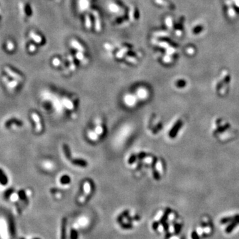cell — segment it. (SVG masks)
Instances as JSON below:
<instances>
[{
  "mask_svg": "<svg viewBox=\"0 0 239 239\" xmlns=\"http://www.w3.org/2000/svg\"><path fill=\"white\" fill-rule=\"evenodd\" d=\"M5 71L8 74V75L10 76V77L13 78L15 80H22V77L21 76L19 73H17L15 71L12 69L11 67H5Z\"/></svg>",
  "mask_w": 239,
  "mask_h": 239,
  "instance_id": "6da1fadb",
  "label": "cell"
},
{
  "mask_svg": "<svg viewBox=\"0 0 239 239\" xmlns=\"http://www.w3.org/2000/svg\"><path fill=\"white\" fill-rule=\"evenodd\" d=\"M183 125V122L181 120H179L178 122H177L176 124L174 126V127L172 128V129L171 130L170 132V136L171 138H174L177 136L178 134V132L180 128Z\"/></svg>",
  "mask_w": 239,
  "mask_h": 239,
  "instance_id": "7a4b0ae2",
  "label": "cell"
},
{
  "mask_svg": "<svg viewBox=\"0 0 239 239\" xmlns=\"http://www.w3.org/2000/svg\"><path fill=\"white\" fill-rule=\"evenodd\" d=\"M92 14H93L94 19H95V29L97 31H100L101 30V22L99 17V14H98V13L96 11H93Z\"/></svg>",
  "mask_w": 239,
  "mask_h": 239,
  "instance_id": "3957f363",
  "label": "cell"
},
{
  "mask_svg": "<svg viewBox=\"0 0 239 239\" xmlns=\"http://www.w3.org/2000/svg\"><path fill=\"white\" fill-rule=\"evenodd\" d=\"M84 196H82V197H80V200H79V201H81V202L84 201L86 195H89L90 192H91V185H90L89 183L86 182L85 183H84Z\"/></svg>",
  "mask_w": 239,
  "mask_h": 239,
  "instance_id": "277c9868",
  "label": "cell"
},
{
  "mask_svg": "<svg viewBox=\"0 0 239 239\" xmlns=\"http://www.w3.org/2000/svg\"><path fill=\"white\" fill-rule=\"evenodd\" d=\"M238 224H239V215H238L237 219H236L235 220H234V221L230 222V224H228V226L226 227L225 230L226 233H230V232H231L232 230H234V228H235Z\"/></svg>",
  "mask_w": 239,
  "mask_h": 239,
  "instance_id": "5b68a950",
  "label": "cell"
},
{
  "mask_svg": "<svg viewBox=\"0 0 239 239\" xmlns=\"http://www.w3.org/2000/svg\"><path fill=\"white\" fill-rule=\"evenodd\" d=\"M29 37H31V39L34 41V42L37 43V44H40V43H42V41H43L42 37H41L39 35L35 33L33 31L30 32Z\"/></svg>",
  "mask_w": 239,
  "mask_h": 239,
  "instance_id": "8992f818",
  "label": "cell"
},
{
  "mask_svg": "<svg viewBox=\"0 0 239 239\" xmlns=\"http://www.w3.org/2000/svg\"><path fill=\"white\" fill-rule=\"evenodd\" d=\"M66 226H67V220H66V219H63L61 226V239H66V236H67V234H66L67 233V228H66Z\"/></svg>",
  "mask_w": 239,
  "mask_h": 239,
  "instance_id": "52a82bcc",
  "label": "cell"
},
{
  "mask_svg": "<svg viewBox=\"0 0 239 239\" xmlns=\"http://www.w3.org/2000/svg\"><path fill=\"white\" fill-rule=\"evenodd\" d=\"M71 44L72 47H73V48L77 49V50H78L79 51H80V52H84V47H82V45L80 44V43L78 42L77 41L73 39L71 41Z\"/></svg>",
  "mask_w": 239,
  "mask_h": 239,
  "instance_id": "ba28073f",
  "label": "cell"
},
{
  "mask_svg": "<svg viewBox=\"0 0 239 239\" xmlns=\"http://www.w3.org/2000/svg\"><path fill=\"white\" fill-rule=\"evenodd\" d=\"M89 3H88V0H79V9L83 11L84 10L86 9L88 7Z\"/></svg>",
  "mask_w": 239,
  "mask_h": 239,
  "instance_id": "9c48e42d",
  "label": "cell"
},
{
  "mask_svg": "<svg viewBox=\"0 0 239 239\" xmlns=\"http://www.w3.org/2000/svg\"><path fill=\"white\" fill-rule=\"evenodd\" d=\"M238 217V215L235 216H232V217H227L222 218V219L220 220V223L221 224H226L228 223V222H231L234 220H235Z\"/></svg>",
  "mask_w": 239,
  "mask_h": 239,
  "instance_id": "30bf717a",
  "label": "cell"
},
{
  "mask_svg": "<svg viewBox=\"0 0 239 239\" xmlns=\"http://www.w3.org/2000/svg\"><path fill=\"white\" fill-rule=\"evenodd\" d=\"M22 14L23 15H25L29 16L31 13V11L30 7L29 5H22Z\"/></svg>",
  "mask_w": 239,
  "mask_h": 239,
  "instance_id": "8fae6325",
  "label": "cell"
},
{
  "mask_svg": "<svg viewBox=\"0 0 239 239\" xmlns=\"http://www.w3.org/2000/svg\"><path fill=\"white\" fill-rule=\"evenodd\" d=\"M6 49L9 52H11L15 49V45H14L13 41L11 40L7 41V43H6Z\"/></svg>",
  "mask_w": 239,
  "mask_h": 239,
  "instance_id": "7c38bea8",
  "label": "cell"
},
{
  "mask_svg": "<svg viewBox=\"0 0 239 239\" xmlns=\"http://www.w3.org/2000/svg\"><path fill=\"white\" fill-rule=\"evenodd\" d=\"M128 51H129V49L128 48V47H124V48L121 49L117 53L116 57L118 59H121L122 57Z\"/></svg>",
  "mask_w": 239,
  "mask_h": 239,
  "instance_id": "4fadbf2b",
  "label": "cell"
},
{
  "mask_svg": "<svg viewBox=\"0 0 239 239\" xmlns=\"http://www.w3.org/2000/svg\"><path fill=\"white\" fill-rule=\"evenodd\" d=\"M108 9L112 13H118L120 11V7L115 3H110L108 6Z\"/></svg>",
  "mask_w": 239,
  "mask_h": 239,
  "instance_id": "5bb4252c",
  "label": "cell"
},
{
  "mask_svg": "<svg viewBox=\"0 0 239 239\" xmlns=\"http://www.w3.org/2000/svg\"><path fill=\"white\" fill-rule=\"evenodd\" d=\"M33 118L36 124H37V131L40 132L41 130V124L40 123V120L39 118L38 115H37L36 114H33Z\"/></svg>",
  "mask_w": 239,
  "mask_h": 239,
  "instance_id": "9a60e30c",
  "label": "cell"
},
{
  "mask_svg": "<svg viewBox=\"0 0 239 239\" xmlns=\"http://www.w3.org/2000/svg\"><path fill=\"white\" fill-rule=\"evenodd\" d=\"M170 212H171V211H170V209H167L166 210V211L165 212L164 215L162 216V219H161V220H160V223L161 224H163V223H164V222H165L167 220H168V216H169V215H170Z\"/></svg>",
  "mask_w": 239,
  "mask_h": 239,
  "instance_id": "2e32d148",
  "label": "cell"
},
{
  "mask_svg": "<svg viewBox=\"0 0 239 239\" xmlns=\"http://www.w3.org/2000/svg\"><path fill=\"white\" fill-rule=\"evenodd\" d=\"M0 183L3 185H5L7 183V179L1 170H0Z\"/></svg>",
  "mask_w": 239,
  "mask_h": 239,
  "instance_id": "e0dca14e",
  "label": "cell"
},
{
  "mask_svg": "<svg viewBox=\"0 0 239 239\" xmlns=\"http://www.w3.org/2000/svg\"><path fill=\"white\" fill-rule=\"evenodd\" d=\"M91 25H92L91 19H90L89 16H88V15H86V17H85V26H86V27L87 29H90V28H91Z\"/></svg>",
  "mask_w": 239,
  "mask_h": 239,
  "instance_id": "ac0fdd59",
  "label": "cell"
},
{
  "mask_svg": "<svg viewBox=\"0 0 239 239\" xmlns=\"http://www.w3.org/2000/svg\"><path fill=\"white\" fill-rule=\"evenodd\" d=\"M134 13H135V10H134V7H131L130 9V11H129V18L130 21H132L134 20Z\"/></svg>",
  "mask_w": 239,
  "mask_h": 239,
  "instance_id": "d6986e66",
  "label": "cell"
},
{
  "mask_svg": "<svg viewBox=\"0 0 239 239\" xmlns=\"http://www.w3.org/2000/svg\"><path fill=\"white\" fill-rule=\"evenodd\" d=\"M71 239H77L78 238V232L76 230L72 229L71 231Z\"/></svg>",
  "mask_w": 239,
  "mask_h": 239,
  "instance_id": "ffe728a7",
  "label": "cell"
},
{
  "mask_svg": "<svg viewBox=\"0 0 239 239\" xmlns=\"http://www.w3.org/2000/svg\"><path fill=\"white\" fill-rule=\"evenodd\" d=\"M73 163H74V164H76L77 165H79V166H86V162H84V161L82 160H74Z\"/></svg>",
  "mask_w": 239,
  "mask_h": 239,
  "instance_id": "44dd1931",
  "label": "cell"
},
{
  "mask_svg": "<svg viewBox=\"0 0 239 239\" xmlns=\"http://www.w3.org/2000/svg\"><path fill=\"white\" fill-rule=\"evenodd\" d=\"M181 225L180 224H176L174 226V231L176 234H179V232L181 231Z\"/></svg>",
  "mask_w": 239,
  "mask_h": 239,
  "instance_id": "7402d4cb",
  "label": "cell"
},
{
  "mask_svg": "<svg viewBox=\"0 0 239 239\" xmlns=\"http://www.w3.org/2000/svg\"><path fill=\"white\" fill-rule=\"evenodd\" d=\"M76 57H77V59L78 60H79V61H82V60L84 59V56L83 55V53L82 52H80V51H79L77 54H76Z\"/></svg>",
  "mask_w": 239,
  "mask_h": 239,
  "instance_id": "603a6c76",
  "label": "cell"
},
{
  "mask_svg": "<svg viewBox=\"0 0 239 239\" xmlns=\"http://www.w3.org/2000/svg\"><path fill=\"white\" fill-rule=\"evenodd\" d=\"M95 132L98 135H101L103 133V128L101 126H98L96 128V130H95Z\"/></svg>",
  "mask_w": 239,
  "mask_h": 239,
  "instance_id": "cb8c5ba5",
  "label": "cell"
},
{
  "mask_svg": "<svg viewBox=\"0 0 239 239\" xmlns=\"http://www.w3.org/2000/svg\"><path fill=\"white\" fill-rule=\"evenodd\" d=\"M126 61L130 62V63H137V60L133 57H130V56L127 57Z\"/></svg>",
  "mask_w": 239,
  "mask_h": 239,
  "instance_id": "d4e9b609",
  "label": "cell"
},
{
  "mask_svg": "<svg viewBox=\"0 0 239 239\" xmlns=\"http://www.w3.org/2000/svg\"><path fill=\"white\" fill-rule=\"evenodd\" d=\"M52 63H53V65H54L55 67H58V66L61 65V61H60V60L58 58L53 59Z\"/></svg>",
  "mask_w": 239,
  "mask_h": 239,
  "instance_id": "484cf974",
  "label": "cell"
},
{
  "mask_svg": "<svg viewBox=\"0 0 239 239\" xmlns=\"http://www.w3.org/2000/svg\"><path fill=\"white\" fill-rule=\"evenodd\" d=\"M191 238L192 239H200L199 234L197 231H193L191 234Z\"/></svg>",
  "mask_w": 239,
  "mask_h": 239,
  "instance_id": "4316f807",
  "label": "cell"
},
{
  "mask_svg": "<svg viewBox=\"0 0 239 239\" xmlns=\"http://www.w3.org/2000/svg\"><path fill=\"white\" fill-rule=\"evenodd\" d=\"M89 137L92 140H97V138H98V134L96 133H94V132H90Z\"/></svg>",
  "mask_w": 239,
  "mask_h": 239,
  "instance_id": "83f0119b",
  "label": "cell"
},
{
  "mask_svg": "<svg viewBox=\"0 0 239 239\" xmlns=\"http://www.w3.org/2000/svg\"><path fill=\"white\" fill-rule=\"evenodd\" d=\"M36 50V47L35 46V45L33 44H31L29 45V51H30V52H34V51H35Z\"/></svg>",
  "mask_w": 239,
  "mask_h": 239,
  "instance_id": "f1b7e54d",
  "label": "cell"
},
{
  "mask_svg": "<svg viewBox=\"0 0 239 239\" xmlns=\"http://www.w3.org/2000/svg\"><path fill=\"white\" fill-rule=\"evenodd\" d=\"M86 223H87V221H86V219H84V218H83V219H80L79 220V224H80V225L84 226L85 224H86Z\"/></svg>",
  "mask_w": 239,
  "mask_h": 239,
  "instance_id": "f546056e",
  "label": "cell"
},
{
  "mask_svg": "<svg viewBox=\"0 0 239 239\" xmlns=\"http://www.w3.org/2000/svg\"><path fill=\"white\" fill-rule=\"evenodd\" d=\"M160 226V223L158 222H154L153 225H152V227H153V229L156 230L157 229H158V228H159Z\"/></svg>",
  "mask_w": 239,
  "mask_h": 239,
  "instance_id": "4dcf8cb0",
  "label": "cell"
},
{
  "mask_svg": "<svg viewBox=\"0 0 239 239\" xmlns=\"http://www.w3.org/2000/svg\"><path fill=\"white\" fill-rule=\"evenodd\" d=\"M75 68H76L75 65L73 63H72L71 64V65H70V69H71V70H73V71H74V70H75Z\"/></svg>",
  "mask_w": 239,
  "mask_h": 239,
  "instance_id": "1f68e13d",
  "label": "cell"
},
{
  "mask_svg": "<svg viewBox=\"0 0 239 239\" xmlns=\"http://www.w3.org/2000/svg\"><path fill=\"white\" fill-rule=\"evenodd\" d=\"M197 232H198L199 234H202V233H203V230L202 229V228H199L198 229H197Z\"/></svg>",
  "mask_w": 239,
  "mask_h": 239,
  "instance_id": "d6a6232c",
  "label": "cell"
},
{
  "mask_svg": "<svg viewBox=\"0 0 239 239\" xmlns=\"http://www.w3.org/2000/svg\"><path fill=\"white\" fill-rule=\"evenodd\" d=\"M170 230L171 232H173L174 230V227H173V226H171V227L170 228Z\"/></svg>",
  "mask_w": 239,
  "mask_h": 239,
  "instance_id": "836d02e7",
  "label": "cell"
},
{
  "mask_svg": "<svg viewBox=\"0 0 239 239\" xmlns=\"http://www.w3.org/2000/svg\"><path fill=\"white\" fill-rule=\"evenodd\" d=\"M171 239H178V237H172Z\"/></svg>",
  "mask_w": 239,
  "mask_h": 239,
  "instance_id": "e575fe53",
  "label": "cell"
},
{
  "mask_svg": "<svg viewBox=\"0 0 239 239\" xmlns=\"http://www.w3.org/2000/svg\"><path fill=\"white\" fill-rule=\"evenodd\" d=\"M35 239H39V238H35Z\"/></svg>",
  "mask_w": 239,
  "mask_h": 239,
  "instance_id": "d590c367",
  "label": "cell"
}]
</instances>
